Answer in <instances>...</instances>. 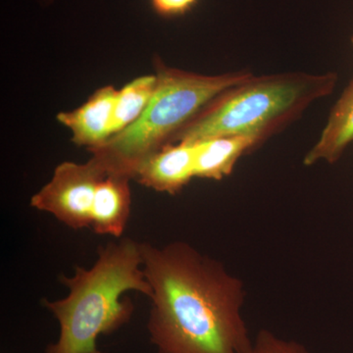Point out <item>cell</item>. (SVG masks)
<instances>
[{
  "label": "cell",
  "mask_w": 353,
  "mask_h": 353,
  "mask_svg": "<svg viewBox=\"0 0 353 353\" xmlns=\"http://www.w3.org/2000/svg\"><path fill=\"white\" fill-rule=\"evenodd\" d=\"M152 288L148 329L157 353H246L243 281L185 241L141 243Z\"/></svg>",
  "instance_id": "cell-1"
},
{
  "label": "cell",
  "mask_w": 353,
  "mask_h": 353,
  "mask_svg": "<svg viewBox=\"0 0 353 353\" xmlns=\"http://www.w3.org/2000/svg\"><path fill=\"white\" fill-rule=\"evenodd\" d=\"M59 281L68 288V296L54 301L43 299L60 326L59 338L46 353H101L97 338L114 333L131 320L134 304L121 301L123 294L131 290L152 294L141 243L128 238L99 246L92 268L76 266L73 276L60 275Z\"/></svg>",
  "instance_id": "cell-2"
},
{
  "label": "cell",
  "mask_w": 353,
  "mask_h": 353,
  "mask_svg": "<svg viewBox=\"0 0 353 353\" xmlns=\"http://www.w3.org/2000/svg\"><path fill=\"white\" fill-rule=\"evenodd\" d=\"M333 72L254 77L225 90L172 137L170 143H199L227 136H250L260 143L299 117L336 88Z\"/></svg>",
  "instance_id": "cell-3"
},
{
  "label": "cell",
  "mask_w": 353,
  "mask_h": 353,
  "mask_svg": "<svg viewBox=\"0 0 353 353\" xmlns=\"http://www.w3.org/2000/svg\"><path fill=\"white\" fill-rule=\"evenodd\" d=\"M157 83L150 103L136 122L88 150L108 174L134 180L143 160L170 143L181 128L229 88L252 78L248 71L201 75L157 63Z\"/></svg>",
  "instance_id": "cell-4"
},
{
  "label": "cell",
  "mask_w": 353,
  "mask_h": 353,
  "mask_svg": "<svg viewBox=\"0 0 353 353\" xmlns=\"http://www.w3.org/2000/svg\"><path fill=\"white\" fill-rule=\"evenodd\" d=\"M108 175L94 157L85 163L58 165L50 182L32 196L31 206L50 213L71 229L90 228L97 185Z\"/></svg>",
  "instance_id": "cell-5"
},
{
  "label": "cell",
  "mask_w": 353,
  "mask_h": 353,
  "mask_svg": "<svg viewBox=\"0 0 353 353\" xmlns=\"http://www.w3.org/2000/svg\"><path fill=\"white\" fill-rule=\"evenodd\" d=\"M196 143H168L143 160L134 180L159 192L176 194L194 176Z\"/></svg>",
  "instance_id": "cell-6"
},
{
  "label": "cell",
  "mask_w": 353,
  "mask_h": 353,
  "mask_svg": "<svg viewBox=\"0 0 353 353\" xmlns=\"http://www.w3.org/2000/svg\"><path fill=\"white\" fill-rule=\"evenodd\" d=\"M118 90L105 85L95 90L81 108L58 114V122L72 132V141L88 150L103 145L112 134L114 108Z\"/></svg>",
  "instance_id": "cell-7"
},
{
  "label": "cell",
  "mask_w": 353,
  "mask_h": 353,
  "mask_svg": "<svg viewBox=\"0 0 353 353\" xmlns=\"http://www.w3.org/2000/svg\"><path fill=\"white\" fill-rule=\"evenodd\" d=\"M132 179L108 174L97 188L92 209L90 228L101 236L120 238L124 234L131 215Z\"/></svg>",
  "instance_id": "cell-8"
},
{
  "label": "cell",
  "mask_w": 353,
  "mask_h": 353,
  "mask_svg": "<svg viewBox=\"0 0 353 353\" xmlns=\"http://www.w3.org/2000/svg\"><path fill=\"white\" fill-rule=\"evenodd\" d=\"M353 141V79L336 101L321 136L304 157L305 166L336 163Z\"/></svg>",
  "instance_id": "cell-9"
},
{
  "label": "cell",
  "mask_w": 353,
  "mask_h": 353,
  "mask_svg": "<svg viewBox=\"0 0 353 353\" xmlns=\"http://www.w3.org/2000/svg\"><path fill=\"white\" fill-rule=\"evenodd\" d=\"M196 143L194 176L221 181L233 173L236 162L259 145L250 136L218 137Z\"/></svg>",
  "instance_id": "cell-10"
},
{
  "label": "cell",
  "mask_w": 353,
  "mask_h": 353,
  "mask_svg": "<svg viewBox=\"0 0 353 353\" xmlns=\"http://www.w3.org/2000/svg\"><path fill=\"white\" fill-rule=\"evenodd\" d=\"M157 83V75L141 76L118 90L112 119L113 136L141 117L154 94Z\"/></svg>",
  "instance_id": "cell-11"
},
{
  "label": "cell",
  "mask_w": 353,
  "mask_h": 353,
  "mask_svg": "<svg viewBox=\"0 0 353 353\" xmlns=\"http://www.w3.org/2000/svg\"><path fill=\"white\" fill-rule=\"evenodd\" d=\"M246 353H309L307 348L296 341L279 338L268 330H261Z\"/></svg>",
  "instance_id": "cell-12"
},
{
  "label": "cell",
  "mask_w": 353,
  "mask_h": 353,
  "mask_svg": "<svg viewBox=\"0 0 353 353\" xmlns=\"http://www.w3.org/2000/svg\"><path fill=\"white\" fill-rule=\"evenodd\" d=\"M199 0H152L155 12L163 17L185 15L196 6Z\"/></svg>",
  "instance_id": "cell-13"
},
{
  "label": "cell",
  "mask_w": 353,
  "mask_h": 353,
  "mask_svg": "<svg viewBox=\"0 0 353 353\" xmlns=\"http://www.w3.org/2000/svg\"><path fill=\"white\" fill-rule=\"evenodd\" d=\"M352 43L353 44V34H352Z\"/></svg>",
  "instance_id": "cell-14"
}]
</instances>
